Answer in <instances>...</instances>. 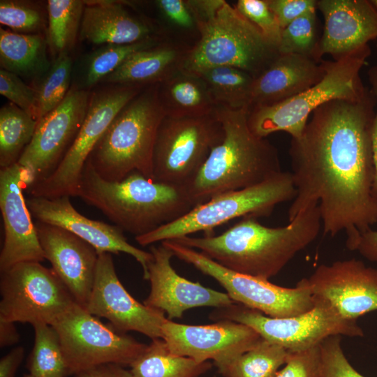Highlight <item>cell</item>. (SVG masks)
<instances>
[{
    "instance_id": "1",
    "label": "cell",
    "mask_w": 377,
    "mask_h": 377,
    "mask_svg": "<svg viewBox=\"0 0 377 377\" xmlns=\"http://www.w3.org/2000/svg\"><path fill=\"white\" fill-rule=\"evenodd\" d=\"M376 108L370 89L359 99L329 101L312 112L289 147L296 195L288 221L318 205L324 234L345 232L350 251L360 235L377 223L372 193Z\"/></svg>"
},
{
    "instance_id": "2",
    "label": "cell",
    "mask_w": 377,
    "mask_h": 377,
    "mask_svg": "<svg viewBox=\"0 0 377 377\" xmlns=\"http://www.w3.org/2000/svg\"><path fill=\"white\" fill-rule=\"evenodd\" d=\"M322 229L318 205L299 213L288 225L270 228L247 216L222 234L172 239L235 272L265 280L278 274Z\"/></svg>"
},
{
    "instance_id": "3",
    "label": "cell",
    "mask_w": 377,
    "mask_h": 377,
    "mask_svg": "<svg viewBox=\"0 0 377 377\" xmlns=\"http://www.w3.org/2000/svg\"><path fill=\"white\" fill-rule=\"evenodd\" d=\"M214 112L222 125L223 138L185 186L194 206L257 184L281 171L276 147L250 130L247 108L216 105Z\"/></svg>"
},
{
    "instance_id": "4",
    "label": "cell",
    "mask_w": 377,
    "mask_h": 377,
    "mask_svg": "<svg viewBox=\"0 0 377 377\" xmlns=\"http://www.w3.org/2000/svg\"><path fill=\"white\" fill-rule=\"evenodd\" d=\"M76 196L135 237L172 223L195 207L185 186L155 181L138 172L120 181H108L89 162L84 168Z\"/></svg>"
},
{
    "instance_id": "5",
    "label": "cell",
    "mask_w": 377,
    "mask_h": 377,
    "mask_svg": "<svg viewBox=\"0 0 377 377\" xmlns=\"http://www.w3.org/2000/svg\"><path fill=\"white\" fill-rule=\"evenodd\" d=\"M200 33L198 43L186 51L182 68L198 74L229 66L254 78L279 54L252 22L224 0L188 1Z\"/></svg>"
},
{
    "instance_id": "6",
    "label": "cell",
    "mask_w": 377,
    "mask_h": 377,
    "mask_svg": "<svg viewBox=\"0 0 377 377\" xmlns=\"http://www.w3.org/2000/svg\"><path fill=\"white\" fill-rule=\"evenodd\" d=\"M165 117L158 84L145 87L117 114L87 161L104 179L117 182L138 172L153 179V154Z\"/></svg>"
},
{
    "instance_id": "7",
    "label": "cell",
    "mask_w": 377,
    "mask_h": 377,
    "mask_svg": "<svg viewBox=\"0 0 377 377\" xmlns=\"http://www.w3.org/2000/svg\"><path fill=\"white\" fill-rule=\"evenodd\" d=\"M371 54L369 45L337 60L325 61V73L316 84L284 101L248 110L251 132L261 138L279 131L297 138L302 133L312 112L334 100H355L368 90L360 71Z\"/></svg>"
},
{
    "instance_id": "8",
    "label": "cell",
    "mask_w": 377,
    "mask_h": 377,
    "mask_svg": "<svg viewBox=\"0 0 377 377\" xmlns=\"http://www.w3.org/2000/svg\"><path fill=\"white\" fill-rule=\"evenodd\" d=\"M296 188L290 172L281 171L257 184L222 193L195 206L184 216L135 241L145 246L213 228L236 218L269 216L276 205L293 200Z\"/></svg>"
},
{
    "instance_id": "9",
    "label": "cell",
    "mask_w": 377,
    "mask_h": 377,
    "mask_svg": "<svg viewBox=\"0 0 377 377\" xmlns=\"http://www.w3.org/2000/svg\"><path fill=\"white\" fill-rule=\"evenodd\" d=\"M315 298L316 305L312 309L288 318L269 317L234 303L227 307L216 308L210 313L209 318L214 321L229 320L248 325L262 338L289 352L314 348L332 336H364L357 320L344 318L328 302Z\"/></svg>"
},
{
    "instance_id": "10",
    "label": "cell",
    "mask_w": 377,
    "mask_h": 377,
    "mask_svg": "<svg viewBox=\"0 0 377 377\" xmlns=\"http://www.w3.org/2000/svg\"><path fill=\"white\" fill-rule=\"evenodd\" d=\"M161 243L173 252L174 256L218 281L235 303L265 316L276 318L292 317L307 312L316 305V298L306 278L300 279L294 288L282 287L269 280L230 270L201 252L174 240Z\"/></svg>"
},
{
    "instance_id": "11",
    "label": "cell",
    "mask_w": 377,
    "mask_h": 377,
    "mask_svg": "<svg viewBox=\"0 0 377 377\" xmlns=\"http://www.w3.org/2000/svg\"><path fill=\"white\" fill-rule=\"evenodd\" d=\"M91 92L85 117L63 159L44 180L29 188L32 196H76L89 156L120 110L145 87L111 84Z\"/></svg>"
},
{
    "instance_id": "12",
    "label": "cell",
    "mask_w": 377,
    "mask_h": 377,
    "mask_svg": "<svg viewBox=\"0 0 377 377\" xmlns=\"http://www.w3.org/2000/svg\"><path fill=\"white\" fill-rule=\"evenodd\" d=\"M0 320L54 325L77 304L52 268L23 262L1 272Z\"/></svg>"
},
{
    "instance_id": "13",
    "label": "cell",
    "mask_w": 377,
    "mask_h": 377,
    "mask_svg": "<svg viewBox=\"0 0 377 377\" xmlns=\"http://www.w3.org/2000/svg\"><path fill=\"white\" fill-rule=\"evenodd\" d=\"M223 134L214 112L196 117L165 116L154 145L153 179L186 186L221 142Z\"/></svg>"
},
{
    "instance_id": "14",
    "label": "cell",
    "mask_w": 377,
    "mask_h": 377,
    "mask_svg": "<svg viewBox=\"0 0 377 377\" xmlns=\"http://www.w3.org/2000/svg\"><path fill=\"white\" fill-rule=\"evenodd\" d=\"M70 375L114 364L130 366L147 344L105 325L76 304L54 325Z\"/></svg>"
},
{
    "instance_id": "15",
    "label": "cell",
    "mask_w": 377,
    "mask_h": 377,
    "mask_svg": "<svg viewBox=\"0 0 377 377\" xmlns=\"http://www.w3.org/2000/svg\"><path fill=\"white\" fill-rule=\"evenodd\" d=\"M89 90L72 87L63 101L38 121L17 163L29 188L50 176L75 140L85 117Z\"/></svg>"
},
{
    "instance_id": "16",
    "label": "cell",
    "mask_w": 377,
    "mask_h": 377,
    "mask_svg": "<svg viewBox=\"0 0 377 377\" xmlns=\"http://www.w3.org/2000/svg\"><path fill=\"white\" fill-rule=\"evenodd\" d=\"M104 318L117 332H140L151 340L162 339L165 313L136 300L119 281L111 253L98 254L91 292L85 307Z\"/></svg>"
},
{
    "instance_id": "17",
    "label": "cell",
    "mask_w": 377,
    "mask_h": 377,
    "mask_svg": "<svg viewBox=\"0 0 377 377\" xmlns=\"http://www.w3.org/2000/svg\"><path fill=\"white\" fill-rule=\"evenodd\" d=\"M162 339L170 352L198 362L214 361L218 370L252 348L261 339L248 325L229 320L192 325L167 320Z\"/></svg>"
},
{
    "instance_id": "18",
    "label": "cell",
    "mask_w": 377,
    "mask_h": 377,
    "mask_svg": "<svg viewBox=\"0 0 377 377\" xmlns=\"http://www.w3.org/2000/svg\"><path fill=\"white\" fill-rule=\"evenodd\" d=\"M306 279L314 297L328 302L347 319L357 320L377 311V268L360 260L320 265Z\"/></svg>"
},
{
    "instance_id": "19",
    "label": "cell",
    "mask_w": 377,
    "mask_h": 377,
    "mask_svg": "<svg viewBox=\"0 0 377 377\" xmlns=\"http://www.w3.org/2000/svg\"><path fill=\"white\" fill-rule=\"evenodd\" d=\"M23 168L17 163L0 170V211L4 239L0 253V272L23 262L45 259L35 223L23 195Z\"/></svg>"
},
{
    "instance_id": "20",
    "label": "cell",
    "mask_w": 377,
    "mask_h": 377,
    "mask_svg": "<svg viewBox=\"0 0 377 377\" xmlns=\"http://www.w3.org/2000/svg\"><path fill=\"white\" fill-rule=\"evenodd\" d=\"M26 201L31 215L38 221L70 231L94 247L98 254L124 253L133 256L142 268L143 279L147 280L151 252L131 244L118 226L81 214L74 208L68 195L50 198L31 195Z\"/></svg>"
},
{
    "instance_id": "21",
    "label": "cell",
    "mask_w": 377,
    "mask_h": 377,
    "mask_svg": "<svg viewBox=\"0 0 377 377\" xmlns=\"http://www.w3.org/2000/svg\"><path fill=\"white\" fill-rule=\"evenodd\" d=\"M148 264L150 292L143 303L162 311L167 318H181L190 309L202 306L224 308L235 302L227 293L206 288L181 276L171 265L173 252L163 244L151 245Z\"/></svg>"
},
{
    "instance_id": "22",
    "label": "cell",
    "mask_w": 377,
    "mask_h": 377,
    "mask_svg": "<svg viewBox=\"0 0 377 377\" xmlns=\"http://www.w3.org/2000/svg\"><path fill=\"white\" fill-rule=\"evenodd\" d=\"M39 242L52 269L75 302L85 309L94 284L98 253L70 231L49 223H35Z\"/></svg>"
},
{
    "instance_id": "23",
    "label": "cell",
    "mask_w": 377,
    "mask_h": 377,
    "mask_svg": "<svg viewBox=\"0 0 377 377\" xmlns=\"http://www.w3.org/2000/svg\"><path fill=\"white\" fill-rule=\"evenodd\" d=\"M317 8L324 17L317 61L326 54L337 60L377 38V8L371 0H318Z\"/></svg>"
},
{
    "instance_id": "24",
    "label": "cell",
    "mask_w": 377,
    "mask_h": 377,
    "mask_svg": "<svg viewBox=\"0 0 377 377\" xmlns=\"http://www.w3.org/2000/svg\"><path fill=\"white\" fill-rule=\"evenodd\" d=\"M325 73V61L309 56L279 54L254 78L248 110L289 99L318 82Z\"/></svg>"
},
{
    "instance_id": "25",
    "label": "cell",
    "mask_w": 377,
    "mask_h": 377,
    "mask_svg": "<svg viewBox=\"0 0 377 377\" xmlns=\"http://www.w3.org/2000/svg\"><path fill=\"white\" fill-rule=\"evenodd\" d=\"M78 38L96 45H124L153 37L151 27L119 2L84 1Z\"/></svg>"
},
{
    "instance_id": "26",
    "label": "cell",
    "mask_w": 377,
    "mask_h": 377,
    "mask_svg": "<svg viewBox=\"0 0 377 377\" xmlns=\"http://www.w3.org/2000/svg\"><path fill=\"white\" fill-rule=\"evenodd\" d=\"M186 53L173 45L159 43L131 55L101 82L141 87L161 83L182 67Z\"/></svg>"
},
{
    "instance_id": "27",
    "label": "cell",
    "mask_w": 377,
    "mask_h": 377,
    "mask_svg": "<svg viewBox=\"0 0 377 377\" xmlns=\"http://www.w3.org/2000/svg\"><path fill=\"white\" fill-rule=\"evenodd\" d=\"M158 93L165 116L203 117L212 114L216 105L205 81L182 68L158 84Z\"/></svg>"
},
{
    "instance_id": "28",
    "label": "cell",
    "mask_w": 377,
    "mask_h": 377,
    "mask_svg": "<svg viewBox=\"0 0 377 377\" xmlns=\"http://www.w3.org/2000/svg\"><path fill=\"white\" fill-rule=\"evenodd\" d=\"M47 38L41 34H23L0 29L1 69L20 77L40 81L51 64Z\"/></svg>"
},
{
    "instance_id": "29",
    "label": "cell",
    "mask_w": 377,
    "mask_h": 377,
    "mask_svg": "<svg viewBox=\"0 0 377 377\" xmlns=\"http://www.w3.org/2000/svg\"><path fill=\"white\" fill-rule=\"evenodd\" d=\"M212 364L171 353L163 339H152L130 365L133 377H199Z\"/></svg>"
},
{
    "instance_id": "30",
    "label": "cell",
    "mask_w": 377,
    "mask_h": 377,
    "mask_svg": "<svg viewBox=\"0 0 377 377\" xmlns=\"http://www.w3.org/2000/svg\"><path fill=\"white\" fill-rule=\"evenodd\" d=\"M85 3L80 0H49L47 6L48 47L54 57L68 54L79 36Z\"/></svg>"
},
{
    "instance_id": "31",
    "label": "cell",
    "mask_w": 377,
    "mask_h": 377,
    "mask_svg": "<svg viewBox=\"0 0 377 377\" xmlns=\"http://www.w3.org/2000/svg\"><path fill=\"white\" fill-rule=\"evenodd\" d=\"M38 121L12 103L0 110V167L17 163L30 143Z\"/></svg>"
},
{
    "instance_id": "32",
    "label": "cell",
    "mask_w": 377,
    "mask_h": 377,
    "mask_svg": "<svg viewBox=\"0 0 377 377\" xmlns=\"http://www.w3.org/2000/svg\"><path fill=\"white\" fill-rule=\"evenodd\" d=\"M206 83L216 105L249 108L254 77L235 67L220 66L198 74Z\"/></svg>"
},
{
    "instance_id": "33",
    "label": "cell",
    "mask_w": 377,
    "mask_h": 377,
    "mask_svg": "<svg viewBox=\"0 0 377 377\" xmlns=\"http://www.w3.org/2000/svg\"><path fill=\"white\" fill-rule=\"evenodd\" d=\"M289 351L263 338L250 350L218 370L224 377H276Z\"/></svg>"
},
{
    "instance_id": "34",
    "label": "cell",
    "mask_w": 377,
    "mask_h": 377,
    "mask_svg": "<svg viewBox=\"0 0 377 377\" xmlns=\"http://www.w3.org/2000/svg\"><path fill=\"white\" fill-rule=\"evenodd\" d=\"M34 343L27 360L29 374L36 377L70 376L59 335L46 324L33 326Z\"/></svg>"
},
{
    "instance_id": "35",
    "label": "cell",
    "mask_w": 377,
    "mask_h": 377,
    "mask_svg": "<svg viewBox=\"0 0 377 377\" xmlns=\"http://www.w3.org/2000/svg\"><path fill=\"white\" fill-rule=\"evenodd\" d=\"M161 43L156 37L124 45H105L89 54L84 61L82 89L96 86L121 66L137 52L151 48Z\"/></svg>"
},
{
    "instance_id": "36",
    "label": "cell",
    "mask_w": 377,
    "mask_h": 377,
    "mask_svg": "<svg viewBox=\"0 0 377 377\" xmlns=\"http://www.w3.org/2000/svg\"><path fill=\"white\" fill-rule=\"evenodd\" d=\"M72 59L69 54L54 58L47 73L39 82L37 91V119L40 120L56 108L64 99L69 89Z\"/></svg>"
},
{
    "instance_id": "37",
    "label": "cell",
    "mask_w": 377,
    "mask_h": 377,
    "mask_svg": "<svg viewBox=\"0 0 377 377\" xmlns=\"http://www.w3.org/2000/svg\"><path fill=\"white\" fill-rule=\"evenodd\" d=\"M318 41L315 11L296 19L282 29L278 50L279 54H295L315 59Z\"/></svg>"
},
{
    "instance_id": "38",
    "label": "cell",
    "mask_w": 377,
    "mask_h": 377,
    "mask_svg": "<svg viewBox=\"0 0 377 377\" xmlns=\"http://www.w3.org/2000/svg\"><path fill=\"white\" fill-rule=\"evenodd\" d=\"M0 22L14 32L40 34L45 26V15L36 4L22 1L1 0Z\"/></svg>"
},
{
    "instance_id": "39",
    "label": "cell",
    "mask_w": 377,
    "mask_h": 377,
    "mask_svg": "<svg viewBox=\"0 0 377 377\" xmlns=\"http://www.w3.org/2000/svg\"><path fill=\"white\" fill-rule=\"evenodd\" d=\"M235 7L278 47L282 28L267 0H239Z\"/></svg>"
},
{
    "instance_id": "40",
    "label": "cell",
    "mask_w": 377,
    "mask_h": 377,
    "mask_svg": "<svg viewBox=\"0 0 377 377\" xmlns=\"http://www.w3.org/2000/svg\"><path fill=\"white\" fill-rule=\"evenodd\" d=\"M341 336H332L320 344L322 377H364L350 364L341 347Z\"/></svg>"
},
{
    "instance_id": "41",
    "label": "cell",
    "mask_w": 377,
    "mask_h": 377,
    "mask_svg": "<svg viewBox=\"0 0 377 377\" xmlns=\"http://www.w3.org/2000/svg\"><path fill=\"white\" fill-rule=\"evenodd\" d=\"M0 94L37 121V91L17 75L1 69L0 71Z\"/></svg>"
},
{
    "instance_id": "42",
    "label": "cell",
    "mask_w": 377,
    "mask_h": 377,
    "mask_svg": "<svg viewBox=\"0 0 377 377\" xmlns=\"http://www.w3.org/2000/svg\"><path fill=\"white\" fill-rule=\"evenodd\" d=\"M276 377H322L320 345L298 352H289L284 367Z\"/></svg>"
},
{
    "instance_id": "43",
    "label": "cell",
    "mask_w": 377,
    "mask_h": 377,
    "mask_svg": "<svg viewBox=\"0 0 377 377\" xmlns=\"http://www.w3.org/2000/svg\"><path fill=\"white\" fill-rule=\"evenodd\" d=\"M282 28L296 19L317 9L316 0H267Z\"/></svg>"
},
{
    "instance_id": "44",
    "label": "cell",
    "mask_w": 377,
    "mask_h": 377,
    "mask_svg": "<svg viewBox=\"0 0 377 377\" xmlns=\"http://www.w3.org/2000/svg\"><path fill=\"white\" fill-rule=\"evenodd\" d=\"M155 3L165 18L175 25L184 29L197 27L195 15L188 1L158 0Z\"/></svg>"
},
{
    "instance_id": "45",
    "label": "cell",
    "mask_w": 377,
    "mask_h": 377,
    "mask_svg": "<svg viewBox=\"0 0 377 377\" xmlns=\"http://www.w3.org/2000/svg\"><path fill=\"white\" fill-rule=\"evenodd\" d=\"M367 76L371 85L370 89L374 95L376 101V113L372 128V148L374 165V177L372 193L374 198L377 204V64L369 69Z\"/></svg>"
},
{
    "instance_id": "46",
    "label": "cell",
    "mask_w": 377,
    "mask_h": 377,
    "mask_svg": "<svg viewBox=\"0 0 377 377\" xmlns=\"http://www.w3.org/2000/svg\"><path fill=\"white\" fill-rule=\"evenodd\" d=\"M354 251H358L367 260L377 263V230L369 228L362 232Z\"/></svg>"
},
{
    "instance_id": "47",
    "label": "cell",
    "mask_w": 377,
    "mask_h": 377,
    "mask_svg": "<svg viewBox=\"0 0 377 377\" xmlns=\"http://www.w3.org/2000/svg\"><path fill=\"white\" fill-rule=\"evenodd\" d=\"M24 355V349L19 346L13 348L0 360V377H15Z\"/></svg>"
},
{
    "instance_id": "48",
    "label": "cell",
    "mask_w": 377,
    "mask_h": 377,
    "mask_svg": "<svg viewBox=\"0 0 377 377\" xmlns=\"http://www.w3.org/2000/svg\"><path fill=\"white\" fill-rule=\"evenodd\" d=\"M74 377H133L131 371L114 364L101 365L83 371Z\"/></svg>"
},
{
    "instance_id": "49",
    "label": "cell",
    "mask_w": 377,
    "mask_h": 377,
    "mask_svg": "<svg viewBox=\"0 0 377 377\" xmlns=\"http://www.w3.org/2000/svg\"><path fill=\"white\" fill-rule=\"evenodd\" d=\"M20 334L15 323L0 320V347L16 344L20 341Z\"/></svg>"
},
{
    "instance_id": "50",
    "label": "cell",
    "mask_w": 377,
    "mask_h": 377,
    "mask_svg": "<svg viewBox=\"0 0 377 377\" xmlns=\"http://www.w3.org/2000/svg\"><path fill=\"white\" fill-rule=\"evenodd\" d=\"M374 6L377 8V0H371Z\"/></svg>"
},
{
    "instance_id": "51",
    "label": "cell",
    "mask_w": 377,
    "mask_h": 377,
    "mask_svg": "<svg viewBox=\"0 0 377 377\" xmlns=\"http://www.w3.org/2000/svg\"><path fill=\"white\" fill-rule=\"evenodd\" d=\"M23 377H36V376H34L31 375L30 374H24L23 376Z\"/></svg>"
}]
</instances>
